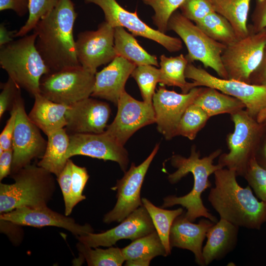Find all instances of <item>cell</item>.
Listing matches in <instances>:
<instances>
[{"label":"cell","instance_id":"9","mask_svg":"<svg viewBox=\"0 0 266 266\" xmlns=\"http://www.w3.org/2000/svg\"><path fill=\"white\" fill-rule=\"evenodd\" d=\"M95 74L81 65L67 67L43 75L40 94L57 103L70 106L91 96Z\"/></svg>","mask_w":266,"mask_h":266},{"label":"cell","instance_id":"2","mask_svg":"<svg viewBox=\"0 0 266 266\" xmlns=\"http://www.w3.org/2000/svg\"><path fill=\"white\" fill-rule=\"evenodd\" d=\"M214 174L215 186L208 200L220 218L239 227L260 230L266 222V201H259L249 185L241 187L234 170L224 167Z\"/></svg>","mask_w":266,"mask_h":266},{"label":"cell","instance_id":"21","mask_svg":"<svg viewBox=\"0 0 266 266\" xmlns=\"http://www.w3.org/2000/svg\"><path fill=\"white\" fill-rule=\"evenodd\" d=\"M215 223L210 220L201 219L198 224L189 221L185 211L174 220L169 233L170 247L187 249L193 252L195 262L204 266L202 256V245L207 232Z\"/></svg>","mask_w":266,"mask_h":266},{"label":"cell","instance_id":"13","mask_svg":"<svg viewBox=\"0 0 266 266\" xmlns=\"http://www.w3.org/2000/svg\"><path fill=\"white\" fill-rule=\"evenodd\" d=\"M86 3H94L103 11L105 21L114 28H126L132 34L152 40L170 52H178L182 48L181 40L154 30L138 16L137 11L130 12L124 8L116 0H84Z\"/></svg>","mask_w":266,"mask_h":266},{"label":"cell","instance_id":"27","mask_svg":"<svg viewBox=\"0 0 266 266\" xmlns=\"http://www.w3.org/2000/svg\"><path fill=\"white\" fill-rule=\"evenodd\" d=\"M194 103L200 106L210 117L225 113L231 115L245 108L238 99L207 87H203Z\"/></svg>","mask_w":266,"mask_h":266},{"label":"cell","instance_id":"10","mask_svg":"<svg viewBox=\"0 0 266 266\" xmlns=\"http://www.w3.org/2000/svg\"><path fill=\"white\" fill-rule=\"evenodd\" d=\"M249 34L227 46L221 60L228 79L250 84L252 73L263 59L266 45V28Z\"/></svg>","mask_w":266,"mask_h":266},{"label":"cell","instance_id":"22","mask_svg":"<svg viewBox=\"0 0 266 266\" xmlns=\"http://www.w3.org/2000/svg\"><path fill=\"white\" fill-rule=\"evenodd\" d=\"M136 66L125 58L116 56L110 64L95 74L91 97L99 98L117 104L125 91V84Z\"/></svg>","mask_w":266,"mask_h":266},{"label":"cell","instance_id":"40","mask_svg":"<svg viewBox=\"0 0 266 266\" xmlns=\"http://www.w3.org/2000/svg\"><path fill=\"white\" fill-rule=\"evenodd\" d=\"M72 161L68 159L63 170L57 177V181L62 191L65 204V214L69 216L75 206L73 201L72 191Z\"/></svg>","mask_w":266,"mask_h":266},{"label":"cell","instance_id":"7","mask_svg":"<svg viewBox=\"0 0 266 266\" xmlns=\"http://www.w3.org/2000/svg\"><path fill=\"white\" fill-rule=\"evenodd\" d=\"M167 30L174 31L184 42L188 50L185 57L189 63L200 62L205 68H212L220 78L228 79L221 60L226 45L210 38L177 10L168 20Z\"/></svg>","mask_w":266,"mask_h":266},{"label":"cell","instance_id":"46","mask_svg":"<svg viewBox=\"0 0 266 266\" xmlns=\"http://www.w3.org/2000/svg\"><path fill=\"white\" fill-rule=\"evenodd\" d=\"M13 161L12 148L0 153V180L10 175Z\"/></svg>","mask_w":266,"mask_h":266},{"label":"cell","instance_id":"49","mask_svg":"<svg viewBox=\"0 0 266 266\" xmlns=\"http://www.w3.org/2000/svg\"><path fill=\"white\" fill-rule=\"evenodd\" d=\"M16 32L17 31H8L3 24H1L0 25V47L13 41V38L15 37Z\"/></svg>","mask_w":266,"mask_h":266},{"label":"cell","instance_id":"30","mask_svg":"<svg viewBox=\"0 0 266 266\" xmlns=\"http://www.w3.org/2000/svg\"><path fill=\"white\" fill-rule=\"evenodd\" d=\"M160 59L159 83L162 86L178 87L183 94L188 93L195 88L193 82H188L186 80L185 72L189 62L185 56L180 54L168 57L163 54Z\"/></svg>","mask_w":266,"mask_h":266},{"label":"cell","instance_id":"47","mask_svg":"<svg viewBox=\"0 0 266 266\" xmlns=\"http://www.w3.org/2000/svg\"><path fill=\"white\" fill-rule=\"evenodd\" d=\"M250 84L266 87V45L262 62L257 69L251 75Z\"/></svg>","mask_w":266,"mask_h":266},{"label":"cell","instance_id":"24","mask_svg":"<svg viewBox=\"0 0 266 266\" xmlns=\"http://www.w3.org/2000/svg\"><path fill=\"white\" fill-rule=\"evenodd\" d=\"M34 102L28 116L47 136L66 125V113L68 106L54 102L40 94L34 96Z\"/></svg>","mask_w":266,"mask_h":266},{"label":"cell","instance_id":"3","mask_svg":"<svg viewBox=\"0 0 266 266\" xmlns=\"http://www.w3.org/2000/svg\"><path fill=\"white\" fill-rule=\"evenodd\" d=\"M222 153V150L218 149L208 156L200 158V152L196 150V146L193 145L188 158L178 154L172 155L170 159V163L177 170L169 174L167 177L169 182L175 184L188 173H192L194 177V185L192 190L184 196H168L164 198L162 207L181 205L186 209L185 215L189 221L193 222L197 218L203 217L216 223L217 218L204 205L201 195L211 186L209 180L210 175L216 170L224 168L218 164H213L214 159Z\"/></svg>","mask_w":266,"mask_h":266},{"label":"cell","instance_id":"44","mask_svg":"<svg viewBox=\"0 0 266 266\" xmlns=\"http://www.w3.org/2000/svg\"><path fill=\"white\" fill-rule=\"evenodd\" d=\"M16 113V108L13 106L10 111L9 118L0 134V153L12 148Z\"/></svg>","mask_w":266,"mask_h":266},{"label":"cell","instance_id":"23","mask_svg":"<svg viewBox=\"0 0 266 266\" xmlns=\"http://www.w3.org/2000/svg\"><path fill=\"white\" fill-rule=\"evenodd\" d=\"M239 227L220 218L207 232V241L202 249L204 266L219 261L236 246Z\"/></svg>","mask_w":266,"mask_h":266},{"label":"cell","instance_id":"31","mask_svg":"<svg viewBox=\"0 0 266 266\" xmlns=\"http://www.w3.org/2000/svg\"><path fill=\"white\" fill-rule=\"evenodd\" d=\"M143 206L148 211L162 243L167 255L171 253L169 233L175 219L184 212L182 208L174 210H167L154 205L146 198L141 199Z\"/></svg>","mask_w":266,"mask_h":266},{"label":"cell","instance_id":"29","mask_svg":"<svg viewBox=\"0 0 266 266\" xmlns=\"http://www.w3.org/2000/svg\"><path fill=\"white\" fill-rule=\"evenodd\" d=\"M251 0H212L214 11L225 18L238 39L250 32L247 24Z\"/></svg>","mask_w":266,"mask_h":266},{"label":"cell","instance_id":"43","mask_svg":"<svg viewBox=\"0 0 266 266\" xmlns=\"http://www.w3.org/2000/svg\"><path fill=\"white\" fill-rule=\"evenodd\" d=\"M249 31L256 33L266 28V0H255V6L251 16Z\"/></svg>","mask_w":266,"mask_h":266},{"label":"cell","instance_id":"20","mask_svg":"<svg viewBox=\"0 0 266 266\" xmlns=\"http://www.w3.org/2000/svg\"><path fill=\"white\" fill-rule=\"evenodd\" d=\"M110 114L111 108L107 102L89 97L68 106L65 129L69 134L102 133Z\"/></svg>","mask_w":266,"mask_h":266},{"label":"cell","instance_id":"26","mask_svg":"<svg viewBox=\"0 0 266 266\" xmlns=\"http://www.w3.org/2000/svg\"><path fill=\"white\" fill-rule=\"evenodd\" d=\"M45 152L37 165L57 177L64 168L68 159L66 153L68 149L69 134L65 128L47 135Z\"/></svg>","mask_w":266,"mask_h":266},{"label":"cell","instance_id":"37","mask_svg":"<svg viewBox=\"0 0 266 266\" xmlns=\"http://www.w3.org/2000/svg\"><path fill=\"white\" fill-rule=\"evenodd\" d=\"M61 0H30L29 16L25 24L15 33L22 37L33 30L37 23L52 10Z\"/></svg>","mask_w":266,"mask_h":266},{"label":"cell","instance_id":"6","mask_svg":"<svg viewBox=\"0 0 266 266\" xmlns=\"http://www.w3.org/2000/svg\"><path fill=\"white\" fill-rule=\"evenodd\" d=\"M231 118L234 129L227 136L229 152L219 156L218 164L234 170L237 176L243 177L255 158L266 126L243 109L231 114Z\"/></svg>","mask_w":266,"mask_h":266},{"label":"cell","instance_id":"17","mask_svg":"<svg viewBox=\"0 0 266 266\" xmlns=\"http://www.w3.org/2000/svg\"><path fill=\"white\" fill-rule=\"evenodd\" d=\"M69 143L66 153L67 159L76 155L111 161L117 163L126 172L129 162L128 153L105 131L100 133L69 134Z\"/></svg>","mask_w":266,"mask_h":266},{"label":"cell","instance_id":"32","mask_svg":"<svg viewBox=\"0 0 266 266\" xmlns=\"http://www.w3.org/2000/svg\"><path fill=\"white\" fill-rule=\"evenodd\" d=\"M195 24L210 38L226 46L238 39L228 21L216 12L208 14Z\"/></svg>","mask_w":266,"mask_h":266},{"label":"cell","instance_id":"45","mask_svg":"<svg viewBox=\"0 0 266 266\" xmlns=\"http://www.w3.org/2000/svg\"><path fill=\"white\" fill-rule=\"evenodd\" d=\"M30 0H0V11L12 10L19 16L29 13Z\"/></svg>","mask_w":266,"mask_h":266},{"label":"cell","instance_id":"18","mask_svg":"<svg viewBox=\"0 0 266 266\" xmlns=\"http://www.w3.org/2000/svg\"><path fill=\"white\" fill-rule=\"evenodd\" d=\"M116 227L105 232H94L76 236L79 242L96 248L110 247L119 240L129 239L132 241L156 231L151 218L143 205L131 213Z\"/></svg>","mask_w":266,"mask_h":266},{"label":"cell","instance_id":"48","mask_svg":"<svg viewBox=\"0 0 266 266\" xmlns=\"http://www.w3.org/2000/svg\"><path fill=\"white\" fill-rule=\"evenodd\" d=\"M255 158L258 164L266 169V131L262 137Z\"/></svg>","mask_w":266,"mask_h":266},{"label":"cell","instance_id":"41","mask_svg":"<svg viewBox=\"0 0 266 266\" xmlns=\"http://www.w3.org/2000/svg\"><path fill=\"white\" fill-rule=\"evenodd\" d=\"M71 167L72 191L74 203L76 205L86 199V196L82 193L89 175L86 167L78 166L73 162Z\"/></svg>","mask_w":266,"mask_h":266},{"label":"cell","instance_id":"38","mask_svg":"<svg viewBox=\"0 0 266 266\" xmlns=\"http://www.w3.org/2000/svg\"><path fill=\"white\" fill-rule=\"evenodd\" d=\"M243 177L257 197L266 201V169L258 164L255 158L251 160Z\"/></svg>","mask_w":266,"mask_h":266},{"label":"cell","instance_id":"36","mask_svg":"<svg viewBox=\"0 0 266 266\" xmlns=\"http://www.w3.org/2000/svg\"><path fill=\"white\" fill-rule=\"evenodd\" d=\"M185 0H142L146 5L151 6L154 11L152 17L154 24L158 30L166 33L167 31L168 20Z\"/></svg>","mask_w":266,"mask_h":266},{"label":"cell","instance_id":"42","mask_svg":"<svg viewBox=\"0 0 266 266\" xmlns=\"http://www.w3.org/2000/svg\"><path fill=\"white\" fill-rule=\"evenodd\" d=\"M0 118L7 110H11L13 104L21 93V88L10 77L6 82L0 84Z\"/></svg>","mask_w":266,"mask_h":266},{"label":"cell","instance_id":"19","mask_svg":"<svg viewBox=\"0 0 266 266\" xmlns=\"http://www.w3.org/2000/svg\"><path fill=\"white\" fill-rule=\"evenodd\" d=\"M0 220L19 226L61 228L69 231L76 237L94 232L93 229L89 224L77 223L73 218L55 211L47 206L37 208H18L0 214Z\"/></svg>","mask_w":266,"mask_h":266},{"label":"cell","instance_id":"1","mask_svg":"<svg viewBox=\"0 0 266 266\" xmlns=\"http://www.w3.org/2000/svg\"><path fill=\"white\" fill-rule=\"evenodd\" d=\"M77 16L71 0H61L33 29L36 48L49 73L80 65L73 36Z\"/></svg>","mask_w":266,"mask_h":266},{"label":"cell","instance_id":"39","mask_svg":"<svg viewBox=\"0 0 266 266\" xmlns=\"http://www.w3.org/2000/svg\"><path fill=\"white\" fill-rule=\"evenodd\" d=\"M179 8L184 17L195 23L215 12L212 0H185Z\"/></svg>","mask_w":266,"mask_h":266},{"label":"cell","instance_id":"8","mask_svg":"<svg viewBox=\"0 0 266 266\" xmlns=\"http://www.w3.org/2000/svg\"><path fill=\"white\" fill-rule=\"evenodd\" d=\"M185 74L186 78L193 81L194 87L213 88L238 99L244 103L246 111L259 122L262 123L266 116V86L218 78L191 63L188 64Z\"/></svg>","mask_w":266,"mask_h":266},{"label":"cell","instance_id":"14","mask_svg":"<svg viewBox=\"0 0 266 266\" xmlns=\"http://www.w3.org/2000/svg\"><path fill=\"white\" fill-rule=\"evenodd\" d=\"M117 105L116 115L105 132L123 146L135 132L156 122L153 104L136 100L126 91Z\"/></svg>","mask_w":266,"mask_h":266},{"label":"cell","instance_id":"12","mask_svg":"<svg viewBox=\"0 0 266 266\" xmlns=\"http://www.w3.org/2000/svg\"><path fill=\"white\" fill-rule=\"evenodd\" d=\"M159 148L156 144L148 157L140 165L132 163L123 177L111 189L117 191V201L114 208L105 214L103 221L106 224L120 222L131 213L143 205L140 198L141 186L148 168Z\"/></svg>","mask_w":266,"mask_h":266},{"label":"cell","instance_id":"4","mask_svg":"<svg viewBox=\"0 0 266 266\" xmlns=\"http://www.w3.org/2000/svg\"><path fill=\"white\" fill-rule=\"evenodd\" d=\"M52 173L37 165H28L10 174L14 182L0 183V214L15 209L47 206L56 190Z\"/></svg>","mask_w":266,"mask_h":266},{"label":"cell","instance_id":"15","mask_svg":"<svg viewBox=\"0 0 266 266\" xmlns=\"http://www.w3.org/2000/svg\"><path fill=\"white\" fill-rule=\"evenodd\" d=\"M75 44L80 65L95 74L98 67L111 62L117 56L114 28L105 21L99 24L96 31L80 33Z\"/></svg>","mask_w":266,"mask_h":266},{"label":"cell","instance_id":"16","mask_svg":"<svg viewBox=\"0 0 266 266\" xmlns=\"http://www.w3.org/2000/svg\"><path fill=\"white\" fill-rule=\"evenodd\" d=\"M203 87H195L188 93L179 94L160 87L152 100L157 130L166 140L176 136L177 128L186 109L203 90Z\"/></svg>","mask_w":266,"mask_h":266},{"label":"cell","instance_id":"35","mask_svg":"<svg viewBox=\"0 0 266 266\" xmlns=\"http://www.w3.org/2000/svg\"><path fill=\"white\" fill-rule=\"evenodd\" d=\"M131 76L136 81L144 101L152 103L156 85L159 83L160 69L152 65L137 66Z\"/></svg>","mask_w":266,"mask_h":266},{"label":"cell","instance_id":"34","mask_svg":"<svg viewBox=\"0 0 266 266\" xmlns=\"http://www.w3.org/2000/svg\"><path fill=\"white\" fill-rule=\"evenodd\" d=\"M209 118L200 106L194 103L190 104L180 118L176 130V136L181 135L190 140L194 139Z\"/></svg>","mask_w":266,"mask_h":266},{"label":"cell","instance_id":"5","mask_svg":"<svg viewBox=\"0 0 266 266\" xmlns=\"http://www.w3.org/2000/svg\"><path fill=\"white\" fill-rule=\"evenodd\" d=\"M36 34L22 36L0 47V65L21 88L31 96L40 94L42 77L49 73L35 46Z\"/></svg>","mask_w":266,"mask_h":266},{"label":"cell","instance_id":"50","mask_svg":"<svg viewBox=\"0 0 266 266\" xmlns=\"http://www.w3.org/2000/svg\"><path fill=\"white\" fill-rule=\"evenodd\" d=\"M262 123L264 124L266 126V116L265 117L263 120Z\"/></svg>","mask_w":266,"mask_h":266},{"label":"cell","instance_id":"28","mask_svg":"<svg viewBox=\"0 0 266 266\" xmlns=\"http://www.w3.org/2000/svg\"><path fill=\"white\" fill-rule=\"evenodd\" d=\"M114 48L117 56L125 58L136 66H159L157 57L149 54L139 44L133 35L128 33L123 27L114 28Z\"/></svg>","mask_w":266,"mask_h":266},{"label":"cell","instance_id":"11","mask_svg":"<svg viewBox=\"0 0 266 266\" xmlns=\"http://www.w3.org/2000/svg\"><path fill=\"white\" fill-rule=\"evenodd\" d=\"M13 106L17 113L12 140L13 161L10 174L31 164L33 159L41 158L47 142L41 135L40 130L32 122L26 113L21 93Z\"/></svg>","mask_w":266,"mask_h":266},{"label":"cell","instance_id":"33","mask_svg":"<svg viewBox=\"0 0 266 266\" xmlns=\"http://www.w3.org/2000/svg\"><path fill=\"white\" fill-rule=\"evenodd\" d=\"M76 247L79 252V261L85 260L89 266H120L125 261L122 249L118 247L92 248L79 241Z\"/></svg>","mask_w":266,"mask_h":266},{"label":"cell","instance_id":"25","mask_svg":"<svg viewBox=\"0 0 266 266\" xmlns=\"http://www.w3.org/2000/svg\"><path fill=\"white\" fill-rule=\"evenodd\" d=\"M121 249L125 266H147L156 257L167 256L156 231L132 241Z\"/></svg>","mask_w":266,"mask_h":266}]
</instances>
